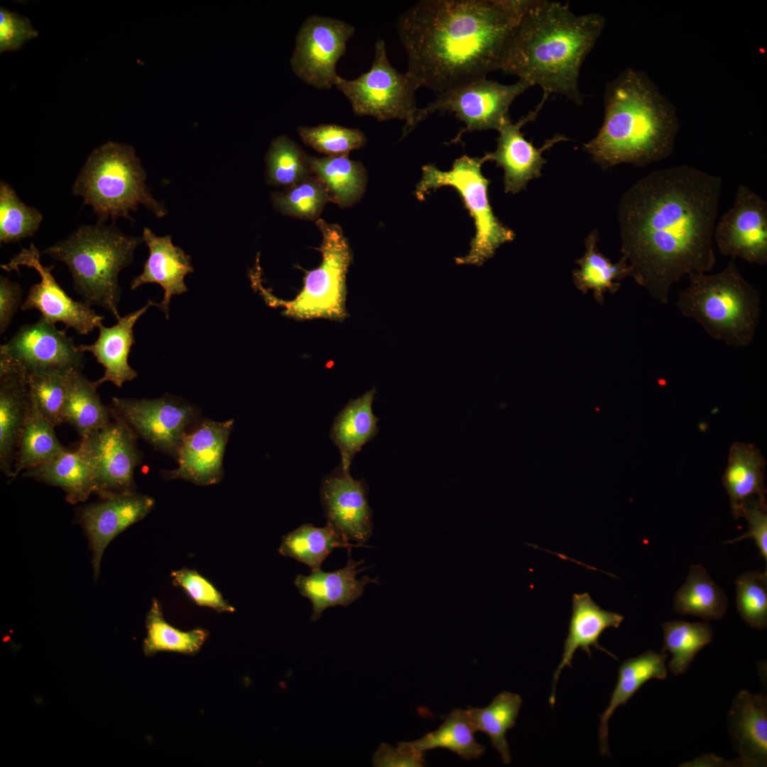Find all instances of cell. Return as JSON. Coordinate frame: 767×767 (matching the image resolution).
<instances>
[{"label": "cell", "instance_id": "cell-1", "mask_svg": "<svg viewBox=\"0 0 767 767\" xmlns=\"http://www.w3.org/2000/svg\"><path fill=\"white\" fill-rule=\"evenodd\" d=\"M720 177L687 165L653 170L621 196V257L631 277L661 303L683 276L716 264L714 232Z\"/></svg>", "mask_w": 767, "mask_h": 767}, {"label": "cell", "instance_id": "cell-2", "mask_svg": "<svg viewBox=\"0 0 767 767\" xmlns=\"http://www.w3.org/2000/svg\"><path fill=\"white\" fill-rule=\"evenodd\" d=\"M529 0H422L401 13L408 72L437 94L501 70Z\"/></svg>", "mask_w": 767, "mask_h": 767}, {"label": "cell", "instance_id": "cell-3", "mask_svg": "<svg viewBox=\"0 0 767 767\" xmlns=\"http://www.w3.org/2000/svg\"><path fill=\"white\" fill-rule=\"evenodd\" d=\"M604 25L599 13L576 15L560 1L529 0L501 70L582 104L580 71Z\"/></svg>", "mask_w": 767, "mask_h": 767}, {"label": "cell", "instance_id": "cell-4", "mask_svg": "<svg viewBox=\"0 0 767 767\" xmlns=\"http://www.w3.org/2000/svg\"><path fill=\"white\" fill-rule=\"evenodd\" d=\"M604 102L602 125L583 145L603 169L621 163L644 166L672 153L678 116L644 72L631 67L621 72L607 84Z\"/></svg>", "mask_w": 767, "mask_h": 767}, {"label": "cell", "instance_id": "cell-5", "mask_svg": "<svg viewBox=\"0 0 767 767\" xmlns=\"http://www.w3.org/2000/svg\"><path fill=\"white\" fill-rule=\"evenodd\" d=\"M675 305L698 322L713 339L745 348L754 340L761 313L758 291L742 276L731 259L719 272L692 273Z\"/></svg>", "mask_w": 767, "mask_h": 767}, {"label": "cell", "instance_id": "cell-6", "mask_svg": "<svg viewBox=\"0 0 767 767\" xmlns=\"http://www.w3.org/2000/svg\"><path fill=\"white\" fill-rule=\"evenodd\" d=\"M143 241V237L97 222L80 227L40 253L67 266L84 302L103 308L119 320V273L132 262L134 251Z\"/></svg>", "mask_w": 767, "mask_h": 767}, {"label": "cell", "instance_id": "cell-7", "mask_svg": "<svg viewBox=\"0 0 767 767\" xmlns=\"http://www.w3.org/2000/svg\"><path fill=\"white\" fill-rule=\"evenodd\" d=\"M146 173L134 149L126 144L108 141L87 158L73 185L97 216L98 222L131 218L130 212L143 205L156 217L167 214L148 187Z\"/></svg>", "mask_w": 767, "mask_h": 767}, {"label": "cell", "instance_id": "cell-8", "mask_svg": "<svg viewBox=\"0 0 767 767\" xmlns=\"http://www.w3.org/2000/svg\"><path fill=\"white\" fill-rule=\"evenodd\" d=\"M315 224L322 235L318 250L322 255L320 265L305 271L304 285L295 299L280 300L264 288L259 276H251L266 303L271 307L283 308L287 317L309 320L327 318L342 320L347 316L345 303L347 273L352 261L349 244L342 227L322 219Z\"/></svg>", "mask_w": 767, "mask_h": 767}, {"label": "cell", "instance_id": "cell-9", "mask_svg": "<svg viewBox=\"0 0 767 767\" xmlns=\"http://www.w3.org/2000/svg\"><path fill=\"white\" fill-rule=\"evenodd\" d=\"M487 161L486 154L482 157L464 155L454 161L449 171H442L434 165H426L423 167V175L415 189L416 197L423 200L430 190L443 186L453 187L474 219L476 233L468 254L456 258L459 264L482 266L494 255L501 244L513 241L515 237L513 232L495 216L490 205L489 180L481 171L482 164Z\"/></svg>", "mask_w": 767, "mask_h": 767}, {"label": "cell", "instance_id": "cell-10", "mask_svg": "<svg viewBox=\"0 0 767 767\" xmlns=\"http://www.w3.org/2000/svg\"><path fill=\"white\" fill-rule=\"evenodd\" d=\"M334 86L349 100L357 116H371L378 121L405 120L403 137L412 131L416 106L415 93L421 86L408 72L401 73L390 63L385 42L378 40L371 68L354 80L337 76Z\"/></svg>", "mask_w": 767, "mask_h": 767}, {"label": "cell", "instance_id": "cell-11", "mask_svg": "<svg viewBox=\"0 0 767 767\" xmlns=\"http://www.w3.org/2000/svg\"><path fill=\"white\" fill-rule=\"evenodd\" d=\"M531 85L518 80L511 85L479 78L437 94L436 98L423 107L418 108L412 130L436 112L453 113L465 124V127L452 141L455 142L467 131L497 130L511 119L508 111L513 102Z\"/></svg>", "mask_w": 767, "mask_h": 767}, {"label": "cell", "instance_id": "cell-12", "mask_svg": "<svg viewBox=\"0 0 767 767\" xmlns=\"http://www.w3.org/2000/svg\"><path fill=\"white\" fill-rule=\"evenodd\" d=\"M111 414L112 421L82 437L78 446L92 468L94 492L100 497L134 492V473L141 462L135 432L123 418Z\"/></svg>", "mask_w": 767, "mask_h": 767}, {"label": "cell", "instance_id": "cell-13", "mask_svg": "<svg viewBox=\"0 0 767 767\" xmlns=\"http://www.w3.org/2000/svg\"><path fill=\"white\" fill-rule=\"evenodd\" d=\"M354 27L347 22L311 15L300 26L290 58L293 72L317 89H330L338 76L336 65L345 55Z\"/></svg>", "mask_w": 767, "mask_h": 767}, {"label": "cell", "instance_id": "cell-14", "mask_svg": "<svg viewBox=\"0 0 767 767\" xmlns=\"http://www.w3.org/2000/svg\"><path fill=\"white\" fill-rule=\"evenodd\" d=\"M40 254L34 244H31L8 263L1 266L7 271H18L20 266H26L35 269L40 275V281L30 288L21 309H36L51 324L60 322L66 325V329L71 327L80 334H88L102 323L104 316L96 313L85 302L76 301L70 297L52 274L53 266L42 265Z\"/></svg>", "mask_w": 767, "mask_h": 767}, {"label": "cell", "instance_id": "cell-15", "mask_svg": "<svg viewBox=\"0 0 767 767\" xmlns=\"http://www.w3.org/2000/svg\"><path fill=\"white\" fill-rule=\"evenodd\" d=\"M110 410L156 450L175 458L196 416L192 406L168 395L153 399L114 397Z\"/></svg>", "mask_w": 767, "mask_h": 767}, {"label": "cell", "instance_id": "cell-16", "mask_svg": "<svg viewBox=\"0 0 767 767\" xmlns=\"http://www.w3.org/2000/svg\"><path fill=\"white\" fill-rule=\"evenodd\" d=\"M714 241L723 256L766 264V200L746 185H739L732 207L715 225Z\"/></svg>", "mask_w": 767, "mask_h": 767}, {"label": "cell", "instance_id": "cell-17", "mask_svg": "<svg viewBox=\"0 0 767 767\" xmlns=\"http://www.w3.org/2000/svg\"><path fill=\"white\" fill-rule=\"evenodd\" d=\"M4 354L28 374L51 370L81 369L82 353L65 330L42 317L36 322L21 327L6 343Z\"/></svg>", "mask_w": 767, "mask_h": 767}, {"label": "cell", "instance_id": "cell-18", "mask_svg": "<svg viewBox=\"0 0 767 767\" xmlns=\"http://www.w3.org/2000/svg\"><path fill=\"white\" fill-rule=\"evenodd\" d=\"M549 94L543 93L539 104L533 110L513 123L511 119L504 123L498 129L496 148L494 152L486 153L488 161H494L503 168L506 192L516 193L524 189L532 179L541 175V170L546 160L543 153L555 143L569 140L561 134H557L545 141L543 146L537 148L526 140L521 128L535 121Z\"/></svg>", "mask_w": 767, "mask_h": 767}, {"label": "cell", "instance_id": "cell-19", "mask_svg": "<svg viewBox=\"0 0 767 767\" xmlns=\"http://www.w3.org/2000/svg\"><path fill=\"white\" fill-rule=\"evenodd\" d=\"M320 496L327 524L353 548L362 547L373 531L372 511L363 482L340 468L325 478Z\"/></svg>", "mask_w": 767, "mask_h": 767}, {"label": "cell", "instance_id": "cell-20", "mask_svg": "<svg viewBox=\"0 0 767 767\" xmlns=\"http://www.w3.org/2000/svg\"><path fill=\"white\" fill-rule=\"evenodd\" d=\"M97 503L82 507L79 522L82 526L92 553L94 575L98 577L102 555L119 533L143 519L151 511L155 500L135 492L111 494Z\"/></svg>", "mask_w": 767, "mask_h": 767}, {"label": "cell", "instance_id": "cell-21", "mask_svg": "<svg viewBox=\"0 0 767 767\" xmlns=\"http://www.w3.org/2000/svg\"><path fill=\"white\" fill-rule=\"evenodd\" d=\"M233 424V420H207L187 431L178 450V467L163 472V477L184 479L202 486L219 482L223 477V456Z\"/></svg>", "mask_w": 767, "mask_h": 767}, {"label": "cell", "instance_id": "cell-22", "mask_svg": "<svg viewBox=\"0 0 767 767\" xmlns=\"http://www.w3.org/2000/svg\"><path fill=\"white\" fill-rule=\"evenodd\" d=\"M31 402L28 373L0 353V467L10 478Z\"/></svg>", "mask_w": 767, "mask_h": 767}, {"label": "cell", "instance_id": "cell-23", "mask_svg": "<svg viewBox=\"0 0 767 767\" xmlns=\"http://www.w3.org/2000/svg\"><path fill=\"white\" fill-rule=\"evenodd\" d=\"M727 722L734 750L735 764L763 767L767 763L766 695L740 691L728 712Z\"/></svg>", "mask_w": 767, "mask_h": 767}, {"label": "cell", "instance_id": "cell-24", "mask_svg": "<svg viewBox=\"0 0 767 767\" xmlns=\"http://www.w3.org/2000/svg\"><path fill=\"white\" fill-rule=\"evenodd\" d=\"M142 237L148 247L149 255L142 273L132 280L131 290L147 283L160 285L164 290V295L157 307L168 319L171 298L187 291L184 278L194 271V268L190 256L173 244L170 236H158L149 228L144 227Z\"/></svg>", "mask_w": 767, "mask_h": 767}, {"label": "cell", "instance_id": "cell-25", "mask_svg": "<svg viewBox=\"0 0 767 767\" xmlns=\"http://www.w3.org/2000/svg\"><path fill=\"white\" fill-rule=\"evenodd\" d=\"M572 604L568 634L564 642L561 661L553 674L550 697L551 706L554 705L555 701V690L560 675L563 668L571 667L572 660L577 649L584 651L591 657L590 647H594L617 659L599 644V639L606 629L618 628L624 620V616L602 609L587 592L574 594Z\"/></svg>", "mask_w": 767, "mask_h": 767}, {"label": "cell", "instance_id": "cell-26", "mask_svg": "<svg viewBox=\"0 0 767 767\" xmlns=\"http://www.w3.org/2000/svg\"><path fill=\"white\" fill-rule=\"evenodd\" d=\"M155 305L158 303L149 300L141 308L121 317L111 327H105L101 323L97 327L98 337L93 344L77 346L82 353L92 354L104 368L103 376L95 381L97 386L109 381L120 388L125 382L137 376L136 371L128 361L131 349L135 344L134 326L151 306Z\"/></svg>", "mask_w": 767, "mask_h": 767}, {"label": "cell", "instance_id": "cell-27", "mask_svg": "<svg viewBox=\"0 0 767 767\" xmlns=\"http://www.w3.org/2000/svg\"><path fill=\"white\" fill-rule=\"evenodd\" d=\"M348 553L347 564L341 569L330 572L319 570L310 575H298L295 578L294 584L300 594L312 603V621L317 620L328 607L349 605L362 595L365 586L378 583L376 579L367 576L357 578V575L365 569L357 568L364 560L354 561L350 550Z\"/></svg>", "mask_w": 767, "mask_h": 767}, {"label": "cell", "instance_id": "cell-28", "mask_svg": "<svg viewBox=\"0 0 767 767\" xmlns=\"http://www.w3.org/2000/svg\"><path fill=\"white\" fill-rule=\"evenodd\" d=\"M668 654L647 651L641 655L624 660L618 669V680L609 705L600 714L599 727V751L610 756L608 746V721L616 708L626 705L634 694L651 679L663 680L667 676L665 660Z\"/></svg>", "mask_w": 767, "mask_h": 767}, {"label": "cell", "instance_id": "cell-29", "mask_svg": "<svg viewBox=\"0 0 767 767\" xmlns=\"http://www.w3.org/2000/svg\"><path fill=\"white\" fill-rule=\"evenodd\" d=\"M765 467L766 461L754 444H732L722 484L729 495L734 517L739 508L749 500L766 499Z\"/></svg>", "mask_w": 767, "mask_h": 767}, {"label": "cell", "instance_id": "cell-30", "mask_svg": "<svg viewBox=\"0 0 767 767\" xmlns=\"http://www.w3.org/2000/svg\"><path fill=\"white\" fill-rule=\"evenodd\" d=\"M23 476L61 488L72 504L86 501L95 490L92 468L78 447L65 450L48 462L25 470Z\"/></svg>", "mask_w": 767, "mask_h": 767}, {"label": "cell", "instance_id": "cell-31", "mask_svg": "<svg viewBox=\"0 0 767 767\" xmlns=\"http://www.w3.org/2000/svg\"><path fill=\"white\" fill-rule=\"evenodd\" d=\"M598 232L592 231L585 239V252L576 260L579 268L572 272L575 288L583 294L593 292L595 301L602 306L606 293L614 294L621 286L620 281L631 276V268L626 261L620 257L616 263L599 251Z\"/></svg>", "mask_w": 767, "mask_h": 767}, {"label": "cell", "instance_id": "cell-32", "mask_svg": "<svg viewBox=\"0 0 767 767\" xmlns=\"http://www.w3.org/2000/svg\"><path fill=\"white\" fill-rule=\"evenodd\" d=\"M376 389L351 400L336 417L330 437L339 450L341 468L349 472L356 455L376 433L378 418L372 411Z\"/></svg>", "mask_w": 767, "mask_h": 767}, {"label": "cell", "instance_id": "cell-33", "mask_svg": "<svg viewBox=\"0 0 767 767\" xmlns=\"http://www.w3.org/2000/svg\"><path fill=\"white\" fill-rule=\"evenodd\" d=\"M315 175L325 185L330 202L349 207L362 197L366 186V173L363 164L347 156H308Z\"/></svg>", "mask_w": 767, "mask_h": 767}, {"label": "cell", "instance_id": "cell-34", "mask_svg": "<svg viewBox=\"0 0 767 767\" xmlns=\"http://www.w3.org/2000/svg\"><path fill=\"white\" fill-rule=\"evenodd\" d=\"M474 732L466 711L457 708L450 713L437 729L418 740L400 742L398 747L406 752L418 754L442 748L457 754L465 760L477 759L484 753L485 747L477 742Z\"/></svg>", "mask_w": 767, "mask_h": 767}, {"label": "cell", "instance_id": "cell-35", "mask_svg": "<svg viewBox=\"0 0 767 767\" xmlns=\"http://www.w3.org/2000/svg\"><path fill=\"white\" fill-rule=\"evenodd\" d=\"M95 381L88 380L80 369H71L67 376V393L64 423L73 426L84 437L106 425L111 410L102 402Z\"/></svg>", "mask_w": 767, "mask_h": 767}, {"label": "cell", "instance_id": "cell-36", "mask_svg": "<svg viewBox=\"0 0 767 767\" xmlns=\"http://www.w3.org/2000/svg\"><path fill=\"white\" fill-rule=\"evenodd\" d=\"M727 599L702 565H692L687 577L673 597V610L680 614L699 616L705 621L719 620L724 615Z\"/></svg>", "mask_w": 767, "mask_h": 767}, {"label": "cell", "instance_id": "cell-37", "mask_svg": "<svg viewBox=\"0 0 767 767\" xmlns=\"http://www.w3.org/2000/svg\"><path fill=\"white\" fill-rule=\"evenodd\" d=\"M66 449L58 441L54 426L42 415L31 396L30 409L17 447L11 479L23 470L48 462Z\"/></svg>", "mask_w": 767, "mask_h": 767}, {"label": "cell", "instance_id": "cell-38", "mask_svg": "<svg viewBox=\"0 0 767 767\" xmlns=\"http://www.w3.org/2000/svg\"><path fill=\"white\" fill-rule=\"evenodd\" d=\"M522 699L518 694L504 691L498 694L484 708L470 707L466 713L474 731L486 734L491 744L499 753L504 763L511 761L508 744L506 739L508 730L512 729L518 715Z\"/></svg>", "mask_w": 767, "mask_h": 767}, {"label": "cell", "instance_id": "cell-39", "mask_svg": "<svg viewBox=\"0 0 767 767\" xmlns=\"http://www.w3.org/2000/svg\"><path fill=\"white\" fill-rule=\"evenodd\" d=\"M336 548L349 550L353 547L328 524L323 528H317L310 523H305L282 536L278 552L308 565L311 572H314L321 570L323 561Z\"/></svg>", "mask_w": 767, "mask_h": 767}, {"label": "cell", "instance_id": "cell-40", "mask_svg": "<svg viewBox=\"0 0 767 767\" xmlns=\"http://www.w3.org/2000/svg\"><path fill=\"white\" fill-rule=\"evenodd\" d=\"M146 626L147 635L143 648L146 656H152L159 651L194 654L200 649L208 636L207 631L203 629L183 631L169 624L164 619L159 602L156 599H153L146 615Z\"/></svg>", "mask_w": 767, "mask_h": 767}, {"label": "cell", "instance_id": "cell-41", "mask_svg": "<svg viewBox=\"0 0 767 767\" xmlns=\"http://www.w3.org/2000/svg\"><path fill=\"white\" fill-rule=\"evenodd\" d=\"M662 629L664 642L661 652L671 653L668 669L674 675L685 673L696 654L712 640L713 632L708 622L675 620L663 623Z\"/></svg>", "mask_w": 767, "mask_h": 767}, {"label": "cell", "instance_id": "cell-42", "mask_svg": "<svg viewBox=\"0 0 767 767\" xmlns=\"http://www.w3.org/2000/svg\"><path fill=\"white\" fill-rule=\"evenodd\" d=\"M307 153L285 135L275 138L265 157L267 183L287 188L312 175Z\"/></svg>", "mask_w": 767, "mask_h": 767}, {"label": "cell", "instance_id": "cell-43", "mask_svg": "<svg viewBox=\"0 0 767 767\" xmlns=\"http://www.w3.org/2000/svg\"><path fill=\"white\" fill-rule=\"evenodd\" d=\"M276 210L283 214L304 220H317L330 202L323 183L312 175L271 197Z\"/></svg>", "mask_w": 767, "mask_h": 767}, {"label": "cell", "instance_id": "cell-44", "mask_svg": "<svg viewBox=\"0 0 767 767\" xmlns=\"http://www.w3.org/2000/svg\"><path fill=\"white\" fill-rule=\"evenodd\" d=\"M42 214L28 206L7 183H0V241L9 244L31 236L38 229Z\"/></svg>", "mask_w": 767, "mask_h": 767}, {"label": "cell", "instance_id": "cell-45", "mask_svg": "<svg viewBox=\"0 0 767 767\" xmlns=\"http://www.w3.org/2000/svg\"><path fill=\"white\" fill-rule=\"evenodd\" d=\"M70 370L28 374L31 395L40 412L54 427L64 423L67 376Z\"/></svg>", "mask_w": 767, "mask_h": 767}, {"label": "cell", "instance_id": "cell-46", "mask_svg": "<svg viewBox=\"0 0 767 767\" xmlns=\"http://www.w3.org/2000/svg\"><path fill=\"white\" fill-rule=\"evenodd\" d=\"M298 134L306 146L327 156H347L366 143L364 134L359 129L337 124L300 126Z\"/></svg>", "mask_w": 767, "mask_h": 767}, {"label": "cell", "instance_id": "cell-47", "mask_svg": "<svg viewBox=\"0 0 767 767\" xmlns=\"http://www.w3.org/2000/svg\"><path fill=\"white\" fill-rule=\"evenodd\" d=\"M736 607L750 626L764 629L767 626V573L749 571L735 582Z\"/></svg>", "mask_w": 767, "mask_h": 767}, {"label": "cell", "instance_id": "cell-48", "mask_svg": "<svg viewBox=\"0 0 767 767\" xmlns=\"http://www.w3.org/2000/svg\"><path fill=\"white\" fill-rule=\"evenodd\" d=\"M171 577L173 584L181 587L196 604L212 608L218 612L235 611L215 586L196 570L183 567L173 571Z\"/></svg>", "mask_w": 767, "mask_h": 767}, {"label": "cell", "instance_id": "cell-49", "mask_svg": "<svg viewBox=\"0 0 767 767\" xmlns=\"http://www.w3.org/2000/svg\"><path fill=\"white\" fill-rule=\"evenodd\" d=\"M38 36V31L25 16L5 8L0 9V52L13 51Z\"/></svg>", "mask_w": 767, "mask_h": 767}, {"label": "cell", "instance_id": "cell-50", "mask_svg": "<svg viewBox=\"0 0 767 767\" xmlns=\"http://www.w3.org/2000/svg\"><path fill=\"white\" fill-rule=\"evenodd\" d=\"M744 518L749 523V532L731 541L736 543L745 538H753L760 553L767 560V511L766 499H754L741 505L736 511L735 519Z\"/></svg>", "mask_w": 767, "mask_h": 767}, {"label": "cell", "instance_id": "cell-51", "mask_svg": "<svg viewBox=\"0 0 767 767\" xmlns=\"http://www.w3.org/2000/svg\"><path fill=\"white\" fill-rule=\"evenodd\" d=\"M22 290L9 278H0V332H5L21 305Z\"/></svg>", "mask_w": 767, "mask_h": 767}, {"label": "cell", "instance_id": "cell-52", "mask_svg": "<svg viewBox=\"0 0 767 767\" xmlns=\"http://www.w3.org/2000/svg\"><path fill=\"white\" fill-rule=\"evenodd\" d=\"M373 763L379 767H421L425 764L423 754L406 752L384 743L375 753Z\"/></svg>", "mask_w": 767, "mask_h": 767}]
</instances>
